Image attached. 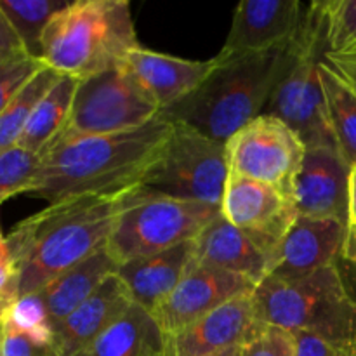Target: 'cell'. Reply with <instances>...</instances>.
I'll return each instance as SVG.
<instances>
[{"mask_svg": "<svg viewBox=\"0 0 356 356\" xmlns=\"http://www.w3.org/2000/svg\"><path fill=\"white\" fill-rule=\"evenodd\" d=\"M148 193L138 184L115 193L63 198L17 222L6 235L17 273V298L38 292L104 249L118 218Z\"/></svg>", "mask_w": 356, "mask_h": 356, "instance_id": "cell-1", "label": "cell"}, {"mask_svg": "<svg viewBox=\"0 0 356 356\" xmlns=\"http://www.w3.org/2000/svg\"><path fill=\"white\" fill-rule=\"evenodd\" d=\"M172 125L165 113H160L132 131L52 143L42 152L40 169L28 195L52 204L79 195L115 193L138 186Z\"/></svg>", "mask_w": 356, "mask_h": 356, "instance_id": "cell-2", "label": "cell"}, {"mask_svg": "<svg viewBox=\"0 0 356 356\" xmlns=\"http://www.w3.org/2000/svg\"><path fill=\"white\" fill-rule=\"evenodd\" d=\"M291 56L292 42L261 54H218L214 70L202 86L162 113L226 143L243 125L264 113Z\"/></svg>", "mask_w": 356, "mask_h": 356, "instance_id": "cell-3", "label": "cell"}, {"mask_svg": "<svg viewBox=\"0 0 356 356\" xmlns=\"http://www.w3.org/2000/svg\"><path fill=\"white\" fill-rule=\"evenodd\" d=\"M139 47L127 0H75L59 10L42 38V63L76 80L125 61Z\"/></svg>", "mask_w": 356, "mask_h": 356, "instance_id": "cell-4", "label": "cell"}, {"mask_svg": "<svg viewBox=\"0 0 356 356\" xmlns=\"http://www.w3.org/2000/svg\"><path fill=\"white\" fill-rule=\"evenodd\" d=\"M252 296L264 325L313 334L341 346L353 343L356 308L344 292L336 264L298 280L268 277Z\"/></svg>", "mask_w": 356, "mask_h": 356, "instance_id": "cell-5", "label": "cell"}, {"mask_svg": "<svg viewBox=\"0 0 356 356\" xmlns=\"http://www.w3.org/2000/svg\"><path fill=\"white\" fill-rule=\"evenodd\" d=\"M327 54L325 0L306 6L305 19L292 40V56L263 115L294 129L306 148H336L323 99L320 66Z\"/></svg>", "mask_w": 356, "mask_h": 356, "instance_id": "cell-6", "label": "cell"}, {"mask_svg": "<svg viewBox=\"0 0 356 356\" xmlns=\"http://www.w3.org/2000/svg\"><path fill=\"white\" fill-rule=\"evenodd\" d=\"M172 131L141 179L149 193L204 202L221 209L229 179L226 143L172 120Z\"/></svg>", "mask_w": 356, "mask_h": 356, "instance_id": "cell-7", "label": "cell"}, {"mask_svg": "<svg viewBox=\"0 0 356 356\" xmlns=\"http://www.w3.org/2000/svg\"><path fill=\"white\" fill-rule=\"evenodd\" d=\"M160 113L159 103L122 61L79 80L68 122L52 143L132 131Z\"/></svg>", "mask_w": 356, "mask_h": 356, "instance_id": "cell-8", "label": "cell"}, {"mask_svg": "<svg viewBox=\"0 0 356 356\" xmlns=\"http://www.w3.org/2000/svg\"><path fill=\"white\" fill-rule=\"evenodd\" d=\"M219 216L216 205L148 193L118 218L106 250L122 266L191 242Z\"/></svg>", "mask_w": 356, "mask_h": 356, "instance_id": "cell-9", "label": "cell"}, {"mask_svg": "<svg viewBox=\"0 0 356 356\" xmlns=\"http://www.w3.org/2000/svg\"><path fill=\"white\" fill-rule=\"evenodd\" d=\"M306 149L298 132L284 120L259 115L226 141L229 176L268 184L294 200Z\"/></svg>", "mask_w": 356, "mask_h": 356, "instance_id": "cell-10", "label": "cell"}, {"mask_svg": "<svg viewBox=\"0 0 356 356\" xmlns=\"http://www.w3.org/2000/svg\"><path fill=\"white\" fill-rule=\"evenodd\" d=\"M221 216L252 236L271 257L298 219L294 200L275 188L247 177L229 176L221 202Z\"/></svg>", "mask_w": 356, "mask_h": 356, "instance_id": "cell-11", "label": "cell"}, {"mask_svg": "<svg viewBox=\"0 0 356 356\" xmlns=\"http://www.w3.org/2000/svg\"><path fill=\"white\" fill-rule=\"evenodd\" d=\"M254 289L256 285L240 275L193 264L152 315L163 334L172 336Z\"/></svg>", "mask_w": 356, "mask_h": 356, "instance_id": "cell-12", "label": "cell"}, {"mask_svg": "<svg viewBox=\"0 0 356 356\" xmlns=\"http://www.w3.org/2000/svg\"><path fill=\"white\" fill-rule=\"evenodd\" d=\"M254 292L235 298L186 329L167 336V356H209L236 350L256 339L264 325Z\"/></svg>", "mask_w": 356, "mask_h": 356, "instance_id": "cell-13", "label": "cell"}, {"mask_svg": "<svg viewBox=\"0 0 356 356\" xmlns=\"http://www.w3.org/2000/svg\"><path fill=\"white\" fill-rule=\"evenodd\" d=\"M306 6L299 0H242L219 54H261L285 47L298 35Z\"/></svg>", "mask_w": 356, "mask_h": 356, "instance_id": "cell-14", "label": "cell"}, {"mask_svg": "<svg viewBox=\"0 0 356 356\" xmlns=\"http://www.w3.org/2000/svg\"><path fill=\"white\" fill-rule=\"evenodd\" d=\"M348 226L336 219L298 216L278 247L270 277L298 280L336 264L343 256Z\"/></svg>", "mask_w": 356, "mask_h": 356, "instance_id": "cell-15", "label": "cell"}, {"mask_svg": "<svg viewBox=\"0 0 356 356\" xmlns=\"http://www.w3.org/2000/svg\"><path fill=\"white\" fill-rule=\"evenodd\" d=\"M351 167L334 148H308L296 179L294 205L299 216L348 221Z\"/></svg>", "mask_w": 356, "mask_h": 356, "instance_id": "cell-16", "label": "cell"}, {"mask_svg": "<svg viewBox=\"0 0 356 356\" xmlns=\"http://www.w3.org/2000/svg\"><path fill=\"white\" fill-rule=\"evenodd\" d=\"M193 264L240 275L257 287L270 277L273 257L252 236L219 216L195 238Z\"/></svg>", "mask_w": 356, "mask_h": 356, "instance_id": "cell-17", "label": "cell"}, {"mask_svg": "<svg viewBox=\"0 0 356 356\" xmlns=\"http://www.w3.org/2000/svg\"><path fill=\"white\" fill-rule=\"evenodd\" d=\"M132 305L124 282L115 275L89 301L54 325L56 356H79Z\"/></svg>", "mask_w": 356, "mask_h": 356, "instance_id": "cell-18", "label": "cell"}, {"mask_svg": "<svg viewBox=\"0 0 356 356\" xmlns=\"http://www.w3.org/2000/svg\"><path fill=\"white\" fill-rule=\"evenodd\" d=\"M125 63L159 103L162 111L198 89L216 66L214 58L209 61H191L143 49L141 45L129 52Z\"/></svg>", "mask_w": 356, "mask_h": 356, "instance_id": "cell-19", "label": "cell"}, {"mask_svg": "<svg viewBox=\"0 0 356 356\" xmlns=\"http://www.w3.org/2000/svg\"><path fill=\"white\" fill-rule=\"evenodd\" d=\"M193 242L118 266L117 277L124 282L134 305L153 313L169 298L193 266Z\"/></svg>", "mask_w": 356, "mask_h": 356, "instance_id": "cell-20", "label": "cell"}, {"mask_svg": "<svg viewBox=\"0 0 356 356\" xmlns=\"http://www.w3.org/2000/svg\"><path fill=\"white\" fill-rule=\"evenodd\" d=\"M117 271V261L104 247L44 285L38 292L47 306L52 323L56 325L89 301Z\"/></svg>", "mask_w": 356, "mask_h": 356, "instance_id": "cell-21", "label": "cell"}, {"mask_svg": "<svg viewBox=\"0 0 356 356\" xmlns=\"http://www.w3.org/2000/svg\"><path fill=\"white\" fill-rule=\"evenodd\" d=\"M79 356H167V336L152 313L132 302Z\"/></svg>", "mask_w": 356, "mask_h": 356, "instance_id": "cell-22", "label": "cell"}, {"mask_svg": "<svg viewBox=\"0 0 356 356\" xmlns=\"http://www.w3.org/2000/svg\"><path fill=\"white\" fill-rule=\"evenodd\" d=\"M327 120L334 143L350 167H356V87L323 59L320 66Z\"/></svg>", "mask_w": 356, "mask_h": 356, "instance_id": "cell-23", "label": "cell"}, {"mask_svg": "<svg viewBox=\"0 0 356 356\" xmlns=\"http://www.w3.org/2000/svg\"><path fill=\"white\" fill-rule=\"evenodd\" d=\"M76 86H79V80L73 76H59L58 82L37 103L17 145L42 155V152L65 129L76 92Z\"/></svg>", "mask_w": 356, "mask_h": 356, "instance_id": "cell-24", "label": "cell"}, {"mask_svg": "<svg viewBox=\"0 0 356 356\" xmlns=\"http://www.w3.org/2000/svg\"><path fill=\"white\" fill-rule=\"evenodd\" d=\"M66 0H0V9L31 58L42 61V38L52 17L65 9Z\"/></svg>", "mask_w": 356, "mask_h": 356, "instance_id": "cell-25", "label": "cell"}, {"mask_svg": "<svg viewBox=\"0 0 356 356\" xmlns=\"http://www.w3.org/2000/svg\"><path fill=\"white\" fill-rule=\"evenodd\" d=\"M59 73L44 66L0 113V153L19 143L38 101L59 80Z\"/></svg>", "mask_w": 356, "mask_h": 356, "instance_id": "cell-26", "label": "cell"}, {"mask_svg": "<svg viewBox=\"0 0 356 356\" xmlns=\"http://www.w3.org/2000/svg\"><path fill=\"white\" fill-rule=\"evenodd\" d=\"M2 323L6 329L23 334L45 346L54 343V323L40 292L17 298L7 309Z\"/></svg>", "mask_w": 356, "mask_h": 356, "instance_id": "cell-27", "label": "cell"}, {"mask_svg": "<svg viewBox=\"0 0 356 356\" xmlns=\"http://www.w3.org/2000/svg\"><path fill=\"white\" fill-rule=\"evenodd\" d=\"M42 155L16 145L0 153V205L17 195H28L31 190Z\"/></svg>", "mask_w": 356, "mask_h": 356, "instance_id": "cell-28", "label": "cell"}, {"mask_svg": "<svg viewBox=\"0 0 356 356\" xmlns=\"http://www.w3.org/2000/svg\"><path fill=\"white\" fill-rule=\"evenodd\" d=\"M327 54L356 51V0H325Z\"/></svg>", "mask_w": 356, "mask_h": 356, "instance_id": "cell-29", "label": "cell"}, {"mask_svg": "<svg viewBox=\"0 0 356 356\" xmlns=\"http://www.w3.org/2000/svg\"><path fill=\"white\" fill-rule=\"evenodd\" d=\"M44 66L26 52L0 59V113Z\"/></svg>", "mask_w": 356, "mask_h": 356, "instance_id": "cell-30", "label": "cell"}, {"mask_svg": "<svg viewBox=\"0 0 356 356\" xmlns=\"http://www.w3.org/2000/svg\"><path fill=\"white\" fill-rule=\"evenodd\" d=\"M240 356H296V336L289 330L266 325L256 339L240 350Z\"/></svg>", "mask_w": 356, "mask_h": 356, "instance_id": "cell-31", "label": "cell"}, {"mask_svg": "<svg viewBox=\"0 0 356 356\" xmlns=\"http://www.w3.org/2000/svg\"><path fill=\"white\" fill-rule=\"evenodd\" d=\"M0 356H56V351L52 346H45L23 334L3 327Z\"/></svg>", "mask_w": 356, "mask_h": 356, "instance_id": "cell-32", "label": "cell"}, {"mask_svg": "<svg viewBox=\"0 0 356 356\" xmlns=\"http://www.w3.org/2000/svg\"><path fill=\"white\" fill-rule=\"evenodd\" d=\"M296 336V356H351V346H341L313 334Z\"/></svg>", "mask_w": 356, "mask_h": 356, "instance_id": "cell-33", "label": "cell"}, {"mask_svg": "<svg viewBox=\"0 0 356 356\" xmlns=\"http://www.w3.org/2000/svg\"><path fill=\"white\" fill-rule=\"evenodd\" d=\"M21 52H26L21 45L19 38H17L16 31L10 26L9 19L6 17V14L0 9V59L9 58V56L21 54Z\"/></svg>", "mask_w": 356, "mask_h": 356, "instance_id": "cell-34", "label": "cell"}, {"mask_svg": "<svg viewBox=\"0 0 356 356\" xmlns=\"http://www.w3.org/2000/svg\"><path fill=\"white\" fill-rule=\"evenodd\" d=\"M323 59H325L327 65L337 70L344 79L350 80L356 87V51L341 52V54H325Z\"/></svg>", "mask_w": 356, "mask_h": 356, "instance_id": "cell-35", "label": "cell"}, {"mask_svg": "<svg viewBox=\"0 0 356 356\" xmlns=\"http://www.w3.org/2000/svg\"><path fill=\"white\" fill-rule=\"evenodd\" d=\"M336 268L339 271L344 292H346L351 305L356 308V261H348L344 257H339L336 263Z\"/></svg>", "mask_w": 356, "mask_h": 356, "instance_id": "cell-36", "label": "cell"}, {"mask_svg": "<svg viewBox=\"0 0 356 356\" xmlns=\"http://www.w3.org/2000/svg\"><path fill=\"white\" fill-rule=\"evenodd\" d=\"M0 296L17 299V273L13 261L0 263Z\"/></svg>", "mask_w": 356, "mask_h": 356, "instance_id": "cell-37", "label": "cell"}, {"mask_svg": "<svg viewBox=\"0 0 356 356\" xmlns=\"http://www.w3.org/2000/svg\"><path fill=\"white\" fill-rule=\"evenodd\" d=\"M348 221L356 226V167L350 170V184H348Z\"/></svg>", "mask_w": 356, "mask_h": 356, "instance_id": "cell-38", "label": "cell"}, {"mask_svg": "<svg viewBox=\"0 0 356 356\" xmlns=\"http://www.w3.org/2000/svg\"><path fill=\"white\" fill-rule=\"evenodd\" d=\"M343 257L348 261H356V226H351L348 228L346 242H344L343 249Z\"/></svg>", "mask_w": 356, "mask_h": 356, "instance_id": "cell-39", "label": "cell"}, {"mask_svg": "<svg viewBox=\"0 0 356 356\" xmlns=\"http://www.w3.org/2000/svg\"><path fill=\"white\" fill-rule=\"evenodd\" d=\"M6 261H10L9 247H7V238L6 235L0 229V263H6Z\"/></svg>", "mask_w": 356, "mask_h": 356, "instance_id": "cell-40", "label": "cell"}, {"mask_svg": "<svg viewBox=\"0 0 356 356\" xmlns=\"http://www.w3.org/2000/svg\"><path fill=\"white\" fill-rule=\"evenodd\" d=\"M16 301L14 298H10V296H0V322L3 320V316H6L7 309H9V306L13 305V302Z\"/></svg>", "mask_w": 356, "mask_h": 356, "instance_id": "cell-41", "label": "cell"}, {"mask_svg": "<svg viewBox=\"0 0 356 356\" xmlns=\"http://www.w3.org/2000/svg\"><path fill=\"white\" fill-rule=\"evenodd\" d=\"M240 348H236V350H228V351H221V353H216V355H209V356H235L236 351H238Z\"/></svg>", "mask_w": 356, "mask_h": 356, "instance_id": "cell-42", "label": "cell"}, {"mask_svg": "<svg viewBox=\"0 0 356 356\" xmlns=\"http://www.w3.org/2000/svg\"><path fill=\"white\" fill-rule=\"evenodd\" d=\"M351 356H356V332L353 337V343H351Z\"/></svg>", "mask_w": 356, "mask_h": 356, "instance_id": "cell-43", "label": "cell"}, {"mask_svg": "<svg viewBox=\"0 0 356 356\" xmlns=\"http://www.w3.org/2000/svg\"><path fill=\"white\" fill-rule=\"evenodd\" d=\"M2 337H3V323L0 322V344H2Z\"/></svg>", "mask_w": 356, "mask_h": 356, "instance_id": "cell-44", "label": "cell"}, {"mask_svg": "<svg viewBox=\"0 0 356 356\" xmlns=\"http://www.w3.org/2000/svg\"><path fill=\"white\" fill-rule=\"evenodd\" d=\"M240 350H242V348H240ZM240 350H238V351H236V353H235V356H240Z\"/></svg>", "mask_w": 356, "mask_h": 356, "instance_id": "cell-45", "label": "cell"}]
</instances>
